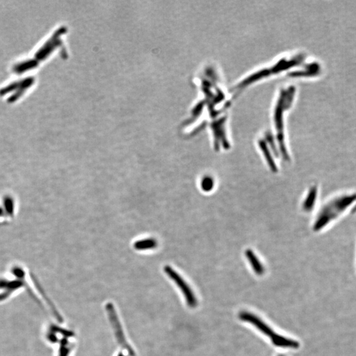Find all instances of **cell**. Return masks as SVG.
<instances>
[{"label": "cell", "instance_id": "obj_11", "mask_svg": "<svg viewBox=\"0 0 356 356\" xmlns=\"http://www.w3.org/2000/svg\"><path fill=\"white\" fill-rule=\"evenodd\" d=\"M352 212H353V213H356V203L353 206V209H352Z\"/></svg>", "mask_w": 356, "mask_h": 356}, {"label": "cell", "instance_id": "obj_3", "mask_svg": "<svg viewBox=\"0 0 356 356\" xmlns=\"http://www.w3.org/2000/svg\"><path fill=\"white\" fill-rule=\"evenodd\" d=\"M165 271L166 274L168 275L177 284V286L181 289V292L183 293L184 297H185L186 301H187L188 305L190 307H195L197 305V299L192 292L191 288L187 282L184 280L181 276L174 270L171 267L166 266L165 267Z\"/></svg>", "mask_w": 356, "mask_h": 356}, {"label": "cell", "instance_id": "obj_10", "mask_svg": "<svg viewBox=\"0 0 356 356\" xmlns=\"http://www.w3.org/2000/svg\"><path fill=\"white\" fill-rule=\"evenodd\" d=\"M214 181L213 178L210 177H205L202 179L201 186V189L205 191H211L214 187Z\"/></svg>", "mask_w": 356, "mask_h": 356}, {"label": "cell", "instance_id": "obj_9", "mask_svg": "<svg viewBox=\"0 0 356 356\" xmlns=\"http://www.w3.org/2000/svg\"><path fill=\"white\" fill-rule=\"evenodd\" d=\"M260 147L263 153H264L265 157H266V161L267 163H268V165L269 167H270L271 171L274 172V173H276L277 171V167L274 160L272 159V156L270 155V151L267 149L266 144H265L264 142H261Z\"/></svg>", "mask_w": 356, "mask_h": 356}, {"label": "cell", "instance_id": "obj_12", "mask_svg": "<svg viewBox=\"0 0 356 356\" xmlns=\"http://www.w3.org/2000/svg\"><path fill=\"white\" fill-rule=\"evenodd\" d=\"M118 356H125L122 355V354H119V355Z\"/></svg>", "mask_w": 356, "mask_h": 356}, {"label": "cell", "instance_id": "obj_6", "mask_svg": "<svg viewBox=\"0 0 356 356\" xmlns=\"http://www.w3.org/2000/svg\"><path fill=\"white\" fill-rule=\"evenodd\" d=\"M246 256L255 272L258 275L264 274L265 271L264 266H262V263L260 260H258V257L255 255L254 253L251 250L246 251Z\"/></svg>", "mask_w": 356, "mask_h": 356}, {"label": "cell", "instance_id": "obj_5", "mask_svg": "<svg viewBox=\"0 0 356 356\" xmlns=\"http://www.w3.org/2000/svg\"><path fill=\"white\" fill-rule=\"evenodd\" d=\"M273 345L278 347L283 348H293V349H297L299 347V343L293 340L288 339L286 338L282 337V336L274 334L272 338Z\"/></svg>", "mask_w": 356, "mask_h": 356}, {"label": "cell", "instance_id": "obj_4", "mask_svg": "<svg viewBox=\"0 0 356 356\" xmlns=\"http://www.w3.org/2000/svg\"><path fill=\"white\" fill-rule=\"evenodd\" d=\"M240 319L243 321H247L255 325L258 329H260L265 335L272 338L274 335V333L270 327L267 325L264 321L252 313L248 312H242L240 315Z\"/></svg>", "mask_w": 356, "mask_h": 356}, {"label": "cell", "instance_id": "obj_1", "mask_svg": "<svg viewBox=\"0 0 356 356\" xmlns=\"http://www.w3.org/2000/svg\"><path fill=\"white\" fill-rule=\"evenodd\" d=\"M356 203V194L349 193L337 196L330 200L321 208L315 218L313 230L319 231L337 220L351 206Z\"/></svg>", "mask_w": 356, "mask_h": 356}, {"label": "cell", "instance_id": "obj_7", "mask_svg": "<svg viewBox=\"0 0 356 356\" xmlns=\"http://www.w3.org/2000/svg\"><path fill=\"white\" fill-rule=\"evenodd\" d=\"M158 246L157 241L154 238H147L137 241L134 244V248L138 251L153 250Z\"/></svg>", "mask_w": 356, "mask_h": 356}, {"label": "cell", "instance_id": "obj_13", "mask_svg": "<svg viewBox=\"0 0 356 356\" xmlns=\"http://www.w3.org/2000/svg\"></svg>", "mask_w": 356, "mask_h": 356}, {"label": "cell", "instance_id": "obj_2", "mask_svg": "<svg viewBox=\"0 0 356 356\" xmlns=\"http://www.w3.org/2000/svg\"><path fill=\"white\" fill-rule=\"evenodd\" d=\"M106 311L108 313L109 319L114 329L115 335H116L117 341L119 345L125 351L128 353L130 356H135V353L131 346L125 339L124 333H123L122 327L121 326L120 322L118 319V315L115 310L114 305L112 303H109L106 305Z\"/></svg>", "mask_w": 356, "mask_h": 356}, {"label": "cell", "instance_id": "obj_8", "mask_svg": "<svg viewBox=\"0 0 356 356\" xmlns=\"http://www.w3.org/2000/svg\"><path fill=\"white\" fill-rule=\"evenodd\" d=\"M317 197V188L313 187L309 190L308 194L303 204V208L306 212H309L314 207Z\"/></svg>", "mask_w": 356, "mask_h": 356}]
</instances>
